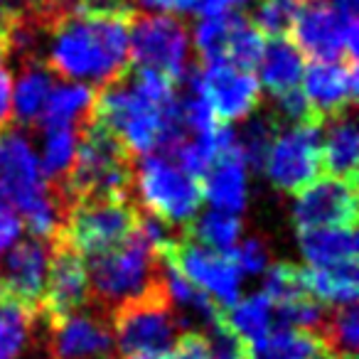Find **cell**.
I'll return each instance as SVG.
<instances>
[{
  "instance_id": "cell-1",
  "label": "cell",
  "mask_w": 359,
  "mask_h": 359,
  "mask_svg": "<svg viewBox=\"0 0 359 359\" xmlns=\"http://www.w3.org/2000/svg\"><path fill=\"white\" fill-rule=\"evenodd\" d=\"M133 13H67L42 27V65L52 76L91 81L99 89L128 69Z\"/></svg>"
},
{
  "instance_id": "cell-2",
  "label": "cell",
  "mask_w": 359,
  "mask_h": 359,
  "mask_svg": "<svg viewBox=\"0 0 359 359\" xmlns=\"http://www.w3.org/2000/svg\"><path fill=\"white\" fill-rule=\"evenodd\" d=\"M0 192L22 217L20 222H25L30 236L47 244L55 239L62 215L50 197L27 130L18 126L0 130Z\"/></svg>"
},
{
  "instance_id": "cell-3",
  "label": "cell",
  "mask_w": 359,
  "mask_h": 359,
  "mask_svg": "<svg viewBox=\"0 0 359 359\" xmlns=\"http://www.w3.org/2000/svg\"><path fill=\"white\" fill-rule=\"evenodd\" d=\"M84 261L89 278V305L109 318L123 303L165 285V264L140 226L118 249Z\"/></svg>"
},
{
  "instance_id": "cell-4",
  "label": "cell",
  "mask_w": 359,
  "mask_h": 359,
  "mask_svg": "<svg viewBox=\"0 0 359 359\" xmlns=\"http://www.w3.org/2000/svg\"><path fill=\"white\" fill-rule=\"evenodd\" d=\"M140 215L143 207L135 197H89L74 202L65 212L62 226L52 241H62L81 259H91L128 241L138 229Z\"/></svg>"
},
{
  "instance_id": "cell-5",
  "label": "cell",
  "mask_w": 359,
  "mask_h": 359,
  "mask_svg": "<svg viewBox=\"0 0 359 359\" xmlns=\"http://www.w3.org/2000/svg\"><path fill=\"white\" fill-rule=\"evenodd\" d=\"M111 327L118 357H130V354L170 357L180 334L190 330L170 298L168 283L116 308L111 313Z\"/></svg>"
},
{
  "instance_id": "cell-6",
  "label": "cell",
  "mask_w": 359,
  "mask_h": 359,
  "mask_svg": "<svg viewBox=\"0 0 359 359\" xmlns=\"http://www.w3.org/2000/svg\"><path fill=\"white\" fill-rule=\"evenodd\" d=\"M135 200L148 215L172 229H182L205 205L200 180L190 177L158 153L135 160Z\"/></svg>"
},
{
  "instance_id": "cell-7",
  "label": "cell",
  "mask_w": 359,
  "mask_h": 359,
  "mask_svg": "<svg viewBox=\"0 0 359 359\" xmlns=\"http://www.w3.org/2000/svg\"><path fill=\"white\" fill-rule=\"evenodd\" d=\"M128 62L155 69L177 84L190 67V35L182 20L165 13H133L128 20Z\"/></svg>"
},
{
  "instance_id": "cell-8",
  "label": "cell",
  "mask_w": 359,
  "mask_h": 359,
  "mask_svg": "<svg viewBox=\"0 0 359 359\" xmlns=\"http://www.w3.org/2000/svg\"><path fill=\"white\" fill-rule=\"evenodd\" d=\"M290 37L300 55L313 62H357V18L339 15L327 0H303Z\"/></svg>"
},
{
  "instance_id": "cell-9",
  "label": "cell",
  "mask_w": 359,
  "mask_h": 359,
  "mask_svg": "<svg viewBox=\"0 0 359 359\" xmlns=\"http://www.w3.org/2000/svg\"><path fill=\"white\" fill-rule=\"evenodd\" d=\"M325 121L280 128L266 158L271 185L283 195H298L320 177V145Z\"/></svg>"
},
{
  "instance_id": "cell-10",
  "label": "cell",
  "mask_w": 359,
  "mask_h": 359,
  "mask_svg": "<svg viewBox=\"0 0 359 359\" xmlns=\"http://www.w3.org/2000/svg\"><path fill=\"white\" fill-rule=\"evenodd\" d=\"M158 254L224 310L236 303L241 273L226 254H217V251L195 244L182 231L175 239L165 241Z\"/></svg>"
},
{
  "instance_id": "cell-11",
  "label": "cell",
  "mask_w": 359,
  "mask_h": 359,
  "mask_svg": "<svg viewBox=\"0 0 359 359\" xmlns=\"http://www.w3.org/2000/svg\"><path fill=\"white\" fill-rule=\"evenodd\" d=\"M47 266H50L47 241L35 236L15 241L8 254H0V303L37 313L45 293Z\"/></svg>"
},
{
  "instance_id": "cell-12",
  "label": "cell",
  "mask_w": 359,
  "mask_h": 359,
  "mask_svg": "<svg viewBox=\"0 0 359 359\" xmlns=\"http://www.w3.org/2000/svg\"><path fill=\"white\" fill-rule=\"evenodd\" d=\"M200 94L219 123L249 118L261 104V84L251 72L236 69L226 60L200 65Z\"/></svg>"
},
{
  "instance_id": "cell-13",
  "label": "cell",
  "mask_w": 359,
  "mask_h": 359,
  "mask_svg": "<svg viewBox=\"0 0 359 359\" xmlns=\"http://www.w3.org/2000/svg\"><path fill=\"white\" fill-rule=\"evenodd\" d=\"M293 222L300 229L315 226H344L357 229V182L323 175L298 192Z\"/></svg>"
},
{
  "instance_id": "cell-14",
  "label": "cell",
  "mask_w": 359,
  "mask_h": 359,
  "mask_svg": "<svg viewBox=\"0 0 359 359\" xmlns=\"http://www.w3.org/2000/svg\"><path fill=\"white\" fill-rule=\"evenodd\" d=\"M89 305V278L86 261L62 241L50 244V266H47L45 293L37 313L55 323Z\"/></svg>"
},
{
  "instance_id": "cell-15",
  "label": "cell",
  "mask_w": 359,
  "mask_h": 359,
  "mask_svg": "<svg viewBox=\"0 0 359 359\" xmlns=\"http://www.w3.org/2000/svg\"><path fill=\"white\" fill-rule=\"evenodd\" d=\"M303 94L325 121L344 114L357 99V62H313L303 72Z\"/></svg>"
},
{
  "instance_id": "cell-16",
  "label": "cell",
  "mask_w": 359,
  "mask_h": 359,
  "mask_svg": "<svg viewBox=\"0 0 359 359\" xmlns=\"http://www.w3.org/2000/svg\"><path fill=\"white\" fill-rule=\"evenodd\" d=\"M200 187L205 202L215 205V210L229 212L236 217L246 210V165L236 145L226 153L217 155L205 177L200 180Z\"/></svg>"
},
{
  "instance_id": "cell-17",
  "label": "cell",
  "mask_w": 359,
  "mask_h": 359,
  "mask_svg": "<svg viewBox=\"0 0 359 359\" xmlns=\"http://www.w3.org/2000/svg\"><path fill=\"white\" fill-rule=\"evenodd\" d=\"M357 145L359 133L352 109L327 118L323 130V145H320V172L357 182Z\"/></svg>"
},
{
  "instance_id": "cell-18",
  "label": "cell",
  "mask_w": 359,
  "mask_h": 359,
  "mask_svg": "<svg viewBox=\"0 0 359 359\" xmlns=\"http://www.w3.org/2000/svg\"><path fill=\"white\" fill-rule=\"evenodd\" d=\"M52 86H55V76L42 62H20L18 65V81L13 89V121L18 128H37V121H40Z\"/></svg>"
},
{
  "instance_id": "cell-19",
  "label": "cell",
  "mask_w": 359,
  "mask_h": 359,
  "mask_svg": "<svg viewBox=\"0 0 359 359\" xmlns=\"http://www.w3.org/2000/svg\"><path fill=\"white\" fill-rule=\"evenodd\" d=\"M298 246L315 269L354 264L357 261V229H344V226L300 229Z\"/></svg>"
},
{
  "instance_id": "cell-20",
  "label": "cell",
  "mask_w": 359,
  "mask_h": 359,
  "mask_svg": "<svg viewBox=\"0 0 359 359\" xmlns=\"http://www.w3.org/2000/svg\"><path fill=\"white\" fill-rule=\"evenodd\" d=\"M305 72V57L288 37L269 40L259 62V84L269 94L278 96L290 89H298Z\"/></svg>"
},
{
  "instance_id": "cell-21",
  "label": "cell",
  "mask_w": 359,
  "mask_h": 359,
  "mask_svg": "<svg viewBox=\"0 0 359 359\" xmlns=\"http://www.w3.org/2000/svg\"><path fill=\"white\" fill-rule=\"evenodd\" d=\"M91 101H94V89L86 84H79V81L52 86L35 130H47V128L79 130L86 123V118H89Z\"/></svg>"
},
{
  "instance_id": "cell-22",
  "label": "cell",
  "mask_w": 359,
  "mask_h": 359,
  "mask_svg": "<svg viewBox=\"0 0 359 359\" xmlns=\"http://www.w3.org/2000/svg\"><path fill=\"white\" fill-rule=\"evenodd\" d=\"M323 347L310 330H271L256 342H241L239 359H313Z\"/></svg>"
},
{
  "instance_id": "cell-23",
  "label": "cell",
  "mask_w": 359,
  "mask_h": 359,
  "mask_svg": "<svg viewBox=\"0 0 359 359\" xmlns=\"http://www.w3.org/2000/svg\"><path fill=\"white\" fill-rule=\"evenodd\" d=\"M357 261L354 264L332 266V269H300V283L305 293L325 305H344L357 300Z\"/></svg>"
},
{
  "instance_id": "cell-24",
  "label": "cell",
  "mask_w": 359,
  "mask_h": 359,
  "mask_svg": "<svg viewBox=\"0 0 359 359\" xmlns=\"http://www.w3.org/2000/svg\"><path fill=\"white\" fill-rule=\"evenodd\" d=\"M180 231L190 241L205 246V249L217 251V254H229L236 246L241 231H244V222L236 215H229V212L207 210L197 215L192 222H187Z\"/></svg>"
},
{
  "instance_id": "cell-25",
  "label": "cell",
  "mask_w": 359,
  "mask_h": 359,
  "mask_svg": "<svg viewBox=\"0 0 359 359\" xmlns=\"http://www.w3.org/2000/svg\"><path fill=\"white\" fill-rule=\"evenodd\" d=\"M280 123L276 121V116L271 111H254L249 118H244L239 133H234V145L239 150L241 160L246 168H251L254 172H261L269 158V150L273 145V138L278 135Z\"/></svg>"
},
{
  "instance_id": "cell-26",
  "label": "cell",
  "mask_w": 359,
  "mask_h": 359,
  "mask_svg": "<svg viewBox=\"0 0 359 359\" xmlns=\"http://www.w3.org/2000/svg\"><path fill=\"white\" fill-rule=\"evenodd\" d=\"M224 325L241 339V342H256L266 337L273 325V303L266 293H254L241 303H234L224 310Z\"/></svg>"
},
{
  "instance_id": "cell-27",
  "label": "cell",
  "mask_w": 359,
  "mask_h": 359,
  "mask_svg": "<svg viewBox=\"0 0 359 359\" xmlns=\"http://www.w3.org/2000/svg\"><path fill=\"white\" fill-rule=\"evenodd\" d=\"M35 352V313L0 303V359H22Z\"/></svg>"
},
{
  "instance_id": "cell-28",
  "label": "cell",
  "mask_w": 359,
  "mask_h": 359,
  "mask_svg": "<svg viewBox=\"0 0 359 359\" xmlns=\"http://www.w3.org/2000/svg\"><path fill=\"white\" fill-rule=\"evenodd\" d=\"M241 20H244V18L236 15V13H224V15L202 18V20L197 22L192 42H195V52H197V57H200V65L224 60L229 40Z\"/></svg>"
},
{
  "instance_id": "cell-29",
  "label": "cell",
  "mask_w": 359,
  "mask_h": 359,
  "mask_svg": "<svg viewBox=\"0 0 359 359\" xmlns=\"http://www.w3.org/2000/svg\"><path fill=\"white\" fill-rule=\"evenodd\" d=\"M45 133V150H42L40 172L45 177L47 187L60 185L67 172L74 165L76 153V130L74 128H47Z\"/></svg>"
},
{
  "instance_id": "cell-30",
  "label": "cell",
  "mask_w": 359,
  "mask_h": 359,
  "mask_svg": "<svg viewBox=\"0 0 359 359\" xmlns=\"http://www.w3.org/2000/svg\"><path fill=\"white\" fill-rule=\"evenodd\" d=\"M303 0H259L251 13V25L264 37H285L293 27Z\"/></svg>"
},
{
  "instance_id": "cell-31",
  "label": "cell",
  "mask_w": 359,
  "mask_h": 359,
  "mask_svg": "<svg viewBox=\"0 0 359 359\" xmlns=\"http://www.w3.org/2000/svg\"><path fill=\"white\" fill-rule=\"evenodd\" d=\"M264 47H266V37L244 18V20L239 22V27L234 30V35H231L224 60L229 62V65H234L236 69L251 72L259 67Z\"/></svg>"
},
{
  "instance_id": "cell-32",
  "label": "cell",
  "mask_w": 359,
  "mask_h": 359,
  "mask_svg": "<svg viewBox=\"0 0 359 359\" xmlns=\"http://www.w3.org/2000/svg\"><path fill=\"white\" fill-rule=\"evenodd\" d=\"M266 298L273 305H283L290 300L305 298V288L300 283V266L288 264V261H280L273 264L266 271Z\"/></svg>"
},
{
  "instance_id": "cell-33",
  "label": "cell",
  "mask_w": 359,
  "mask_h": 359,
  "mask_svg": "<svg viewBox=\"0 0 359 359\" xmlns=\"http://www.w3.org/2000/svg\"><path fill=\"white\" fill-rule=\"evenodd\" d=\"M226 256L234 261L239 273L256 276V273H261V271L269 269V259H271L269 241H266L264 236L254 234V236H249V239L241 241V246H234Z\"/></svg>"
},
{
  "instance_id": "cell-34",
  "label": "cell",
  "mask_w": 359,
  "mask_h": 359,
  "mask_svg": "<svg viewBox=\"0 0 359 359\" xmlns=\"http://www.w3.org/2000/svg\"><path fill=\"white\" fill-rule=\"evenodd\" d=\"M11 126H13V72H11V62H8L6 42H3V25H0V130L11 128Z\"/></svg>"
},
{
  "instance_id": "cell-35",
  "label": "cell",
  "mask_w": 359,
  "mask_h": 359,
  "mask_svg": "<svg viewBox=\"0 0 359 359\" xmlns=\"http://www.w3.org/2000/svg\"><path fill=\"white\" fill-rule=\"evenodd\" d=\"M168 359H212L210 339L202 330H185Z\"/></svg>"
},
{
  "instance_id": "cell-36",
  "label": "cell",
  "mask_w": 359,
  "mask_h": 359,
  "mask_svg": "<svg viewBox=\"0 0 359 359\" xmlns=\"http://www.w3.org/2000/svg\"><path fill=\"white\" fill-rule=\"evenodd\" d=\"M20 231H22V222L18 217V212L11 205L0 207V254L15 244Z\"/></svg>"
},
{
  "instance_id": "cell-37",
  "label": "cell",
  "mask_w": 359,
  "mask_h": 359,
  "mask_svg": "<svg viewBox=\"0 0 359 359\" xmlns=\"http://www.w3.org/2000/svg\"><path fill=\"white\" fill-rule=\"evenodd\" d=\"M138 3L148 11H158L165 15H182L195 11L200 0H138Z\"/></svg>"
},
{
  "instance_id": "cell-38",
  "label": "cell",
  "mask_w": 359,
  "mask_h": 359,
  "mask_svg": "<svg viewBox=\"0 0 359 359\" xmlns=\"http://www.w3.org/2000/svg\"><path fill=\"white\" fill-rule=\"evenodd\" d=\"M251 0H200L195 8V13H200L202 18L212 15H224V13H234L236 8L249 6Z\"/></svg>"
},
{
  "instance_id": "cell-39",
  "label": "cell",
  "mask_w": 359,
  "mask_h": 359,
  "mask_svg": "<svg viewBox=\"0 0 359 359\" xmlns=\"http://www.w3.org/2000/svg\"><path fill=\"white\" fill-rule=\"evenodd\" d=\"M118 359H168V357H158V354H130V357H118Z\"/></svg>"
},
{
  "instance_id": "cell-40",
  "label": "cell",
  "mask_w": 359,
  "mask_h": 359,
  "mask_svg": "<svg viewBox=\"0 0 359 359\" xmlns=\"http://www.w3.org/2000/svg\"><path fill=\"white\" fill-rule=\"evenodd\" d=\"M212 359H239V354H212Z\"/></svg>"
},
{
  "instance_id": "cell-41",
  "label": "cell",
  "mask_w": 359,
  "mask_h": 359,
  "mask_svg": "<svg viewBox=\"0 0 359 359\" xmlns=\"http://www.w3.org/2000/svg\"><path fill=\"white\" fill-rule=\"evenodd\" d=\"M25 3H27V6H30V3H32V0H25Z\"/></svg>"
}]
</instances>
